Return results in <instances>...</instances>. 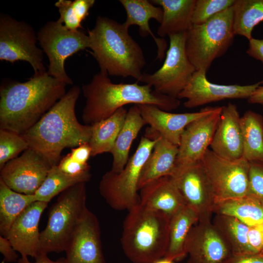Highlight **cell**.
<instances>
[{
	"label": "cell",
	"mask_w": 263,
	"mask_h": 263,
	"mask_svg": "<svg viewBox=\"0 0 263 263\" xmlns=\"http://www.w3.org/2000/svg\"><path fill=\"white\" fill-rule=\"evenodd\" d=\"M66 85L47 72L24 82L1 84L0 129L23 134L65 94Z\"/></svg>",
	"instance_id": "obj_1"
},
{
	"label": "cell",
	"mask_w": 263,
	"mask_h": 263,
	"mask_svg": "<svg viewBox=\"0 0 263 263\" xmlns=\"http://www.w3.org/2000/svg\"><path fill=\"white\" fill-rule=\"evenodd\" d=\"M81 90L72 87L30 129L21 134L29 148L44 156L53 166L60 160L63 149L89 143L91 126L77 120L75 113Z\"/></svg>",
	"instance_id": "obj_2"
},
{
	"label": "cell",
	"mask_w": 263,
	"mask_h": 263,
	"mask_svg": "<svg viewBox=\"0 0 263 263\" xmlns=\"http://www.w3.org/2000/svg\"><path fill=\"white\" fill-rule=\"evenodd\" d=\"M82 90L86 98L82 118L89 125L107 119L125 105H152L167 112L180 105L179 99L158 93L148 84L114 83L102 71L83 85Z\"/></svg>",
	"instance_id": "obj_3"
},
{
	"label": "cell",
	"mask_w": 263,
	"mask_h": 263,
	"mask_svg": "<svg viewBox=\"0 0 263 263\" xmlns=\"http://www.w3.org/2000/svg\"><path fill=\"white\" fill-rule=\"evenodd\" d=\"M88 33L89 48L100 71L139 81L146 62L142 48L130 35L129 28L108 17L98 16Z\"/></svg>",
	"instance_id": "obj_4"
},
{
	"label": "cell",
	"mask_w": 263,
	"mask_h": 263,
	"mask_svg": "<svg viewBox=\"0 0 263 263\" xmlns=\"http://www.w3.org/2000/svg\"><path fill=\"white\" fill-rule=\"evenodd\" d=\"M170 217L140 204L128 211L121 243L133 263H154L165 257L169 244Z\"/></svg>",
	"instance_id": "obj_5"
},
{
	"label": "cell",
	"mask_w": 263,
	"mask_h": 263,
	"mask_svg": "<svg viewBox=\"0 0 263 263\" xmlns=\"http://www.w3.org/2000/svg\"><path fill=\"white\" fill-rule=\"evenodd\" d=\"M85 184L67 188L50 207L47 225L40 234L39 254L65 251L88 208Z\"/></svg>",
	"instance_id": "obj_6"
},
{
	"label": "cell",
	"mask_w": 263,
	"mask_h": 263,
	"mask_svg": "<svg viewBox=\"0 0 263 263\" xmlns=\"http://www.w3.org/2000/svg\"><path fill=\"white\" fill-rule=\"evenodd\" d=\"M232 6L204 23L193 24L186 32V53L196 71L207 72L212 62L232 44Z\"/></svg>",
	"instance_id": "obj_7"
},
{
	"label": "cell",
	"mask_w": 263,
	"mask_h": 263,
	"mask_svg": "<svg viewBox=\"0 0 263 263\" xmlns=\"http://www.w3.org/2000/svg\"><path fill=\"white\" fill-rule=\"evenodd\" d=\"M155 143L154 139L142 136L135 152L123 170L119 173L110 170L102 176L99 185V192L113 209L128 211L140 204L138 183Z\"/></svg>",
	"instance_id": "obj_8"
},
{
	"label": "cell",
	"mask_w": 263,
	"mask_h": 263,
	"mask_svg": "<svg viewBox=\"0 0 263 263\" xmlns=\"http://www.w3.org/2000/svg\"><path fill=\"white\" fill-rule=\"evenodd\" d=\"M37 35L49 59L48 74L67 85L73 84L65 71V61L78 51L89 48L88 35L79 30H69L57 20L46 22Z\"/></svg>",
	"instance_id": "obj_9"
},
{
	"label": "cell",
	"mask_w": 263,
	"mask_h": 263,
	"mask_svg": "<svg viewBox=\"0 0 263 263\" xmlns=\"http://www.w3.org/2000/svg\"><path fill=\"white\" fill-rule=\"evenodd\" d=\"M169 47L162 67L153 74L143 73L139 82L158 93L177 98L188 84L196 69L186 51V32L170 35Z\"/></svg>",
	"instance_id": "obj_10"
},
{
	"label": "cell",
	"mask_w": 263,
	"mask_h": 263,
	"mask_svg": "<svg viewBox=\"0 0 263 263\" xmlns=\"http://www.w3.org/2000/svg\"><path fill=\"white\" fill-rule=\"evenodd\" d=\"M37 35L33 27L11 16H0V60L13 63L28 62L35 75L47 72L43 64V51L37 45Z\"/></svg>",
	"instance_id": "obj_11"
},
{
	"label": "cell",
	"mask_w": 263,
	"mask_h": 263,
	"mask_svg": "<svg viewBox=\"0 0 263 263\" xmlns=\"http://www.w3.org/2000/svg\"><path fill=\"white\" fill-rule=\"evenodd\" d=\"M201 161L212 187L216 202L248 194L250 162L244 158L225 159L208 149Z\"/></svg>",
	"instance_id": "obj_12"
},
{
	"label": "cell",
	"mask_w": 263,
	"mask_h": 263,
	"mask_svg": "<svg viewBox=\"0 0 263 263\" xmlns=\"http://www.w3.org/2000/svg\"><path fill=\"white\" fill-rule=\"evenodd\" d=\"M170 176L186 205L197 216L198 223L211 222L216 198L201 161L177 167Z\"/></svg>",
	"instance_id": "obj_13"
},
{
	"label": "cell",
	"mask_w": 263,
	"mask_h": 263,
	"mask_svg": "<svg viewBox=\"0 0 263 263\" xmlns=\"http://www.w3.org/2000/svg\"><path fill=\"white\" fill-rule=\"evenodd\" d=\"M52 166L41 154L29 148L0 169V179L19 193L34 195Z\"/></svg>",
	"instance_id": "obj_14"
},
{
	"label": "cell",
	"mask_w": 263,
	"mask_h": 263,
	"mask_svg": "<svg viewBox=\"0 0 263 263\" xmlns=\"http://www.w3.org/2000/svg\"><path fill=\"white\" fill-rule=\"evenodd\" d=\"M207 72L196 71L190 81L178 95L177 98L186 99L184 106L193 108L225 99L248 98L261 84L263 80L247 85H220L209 82Z\"/></svg>",
	"instance_id": "obj_15"
},
{
	"label": "cell",
	"mask_w": 263,
	"mask_h": 263,
	"mask_svg": "<svg viewBox=\"0 0 263 263\" xmlns=\"http://www.w3.org/2000/svg\"><path fill=\"white\" fill-rule=\"evenodd\" d=\"M222 107L189 123L183 132L178 146L176 167L201 161L213 140Z\"/></svg>",
	"instance_id": "obj_16"
},
{
	"label": "cell",
	"mask_w": 263,
	"mask_h": 263,
	"mask_svg": "<svg viewBox=\"0 0 263 263\" xmlns=\"http://www.w3.org/2000/svg\"><path fill=\"white\" fill-rule=\"evenodd\" d=\"M185 249L187 263H223L233 255L212 222L197 223L191 227Z\"/></svg>",
	"instance_id": "obj_17"
},
{
	"label": "cell",
	"mask_w": 263,
	"mask_h": 263,
	"mask_svg": "<svg viewBox=\"0 0 263 263\" xmlns=\"http://www.w3.org/2000/svg\"><path fill=\"white\" fill-rule=\"evenodd\" d=\"M65 252V263H105L99 222L96 215L88 208Z\"/></svg>",
	"instance_id": "obj_18"
},
{
	"label": "cell",
	"mask_w": 263,
	"mask_h": 263,
	"mask_svg": "<svg viewBox=\"0 0 263 263\" xmlns=\"http://www.w3.org/2000/svg\"><path fill=\"white\" fill-rule=\"evenodd\" d=\"M48 203L35 201L17 217L5 237L21 256L36 259L39 255L40 232L38 225Z\"/></svg>",
	"instance_id": "obj_19"
},
{
	"label": "cell",
	"mask_w": 263,
	"mask_h": 263,
	"mask_svg": "<svg viewBox=\"0 0 263 263\" xmlns=\"http://www.w3.org/2000/svg\"><path fill=\"white\" fill-rule=\"evenodd\" d=\"M241 117L236 105L229 102L222 106L220 121L210 145L220 157L229 160L243 155V136Z\"/></svg>",
	"instance_id": "obj_20"
},
{
	"label": "cell",
	"mask_w": 263,
	"mask_h": 263,
	"mask_svg": "<svg viewBox=\"0 0 263 263\" xmlns=\"http://www.w3.org/2000/svg\"><path fill=\"white\" fill-rule=\"evenodd\" d=\"M146 124L171 143L179 146L186 127L195 119L208 114L216 107H206L194 113H175L152 105H137Z\"/></svg>",
	"instance_id": "obj_21"
},
{
	"label": "cell",
	"mask_w": 263,
	"mask_h": 263,
	"mask_svg": "<svg viewBox=\"0 0 263 263\" xmlns=\"http://www.w3.org/2000/svg\"><path fill=\"white\" fill-rule=\"evenodd\" d=\"M145 136L154 139L152 151L146 161L141 174L138 188H142L160 178L171 176L176 169L178 146L152 129L146 130Z\"/></svg>",
	"instance_id": "obj_22"
},
{
	"label": "cell",
	"mask_w": 263,
	"mask_h": 263,
	"mask_svg": "<svg viewBox=\"0 0 263 263\" xmlns=\"http://www.w3.org/2000/svg\"><path fill=\"white\" fill-rule=\"evenodd\" d=\"M140 204L163 212L170 218L186 206L183 197L170 176L157 179L140 190Z\"/></svg>",
	"instance_id": "obj_23"
},
{
	"label": "cell",
	"mask_w": 263,
	"mask_h": 263,
	"mask_svg": "<svg viewBox=\"0 0 263 263\" xmlns=\"http://www.w3.org/2000/svg\"><path fill=\"white\" fill-rule=\"evenodd\" d=\"M126 13L124 25L129 28L132 25L139 27L140 35L145 37L150 35L157 48V58L161 60L165 56L167 43L164 38L155 36L149 25V21L154 19L161 23L163 19V10L148 0H120Z\"/></svg>",
	"instance_id": "obj_24"
},
{
	"label": "cell",
	"mask_w": 263,
	"mask_h": 263,
	"mask_svg": "<svg viewBox=\"0 0 263 263\" xmlns=\"http://www.w3.org/2000/svg\"><path fill=\"white\" fill-rule=\"evenodd\" d=\"M195 0H150L163 10V19L157 34L163 38L166 36L186 32L193 24L192 17Z\"/></svg>",
	"instance_id": "obj_25"
},
{
	"label": "cell",
	"mask_w": 263,
	"mask_h": 263,
	"mask_svg": "<svg viewBox=\"0 0 263 263\" xmlns=\"http://www.w3.org/2000/svg\"><path fill=\"white\" fill-rule=\"evenodd\" d=\"M146 124L138 105L132 106L128 110L124 124L110 152L113 157L112 171L119 173L124 168L129 159L132 144Z\"/></svg>",
	"instance_id": "obj_26"
},
{
	"label": "cell",
	"mask_w": 263,
	"mask_h": 263,
	"mask_svg": "<svg viewBox=\"0 0 263 263\" xmlns=\"http://www.w3.org/2000/svg\"><path fill=\"white\" fill-rule=\"evenodd\" d=\"M127 112L124 107L120 108L107 119L91 125L89 144L91 156L110 152L124 124Z\"/></svg>",
	"instance_id": "obj_27"
},
{
	"label": "cell",
	"mask_w": 263,
	"mask_h": 263,
	"mask_svg": "<svg viewBox=\"0 0 263 263\" xmlns=\"http://www.w3.org/2000/svg\"><path fill=\"white\" fill-rule=\"evenodd\" d=\"M198 222L196 213L187 206L170 218L169 244L164 258L179 261L187 256L186 241L190 229Z\"/></svg>",
	"instance_id": "obj_28"
},
{
	"label": "cell",
	"mask_w": 263,
	"mask_h": 263,
	"mask_svg": "<svg viewBox=\"0 0 263 263\" xmlns=\"http://www.w3.org/2000/svg\"><path fill=\"white\" fill-rule=\"evenodd\" d=\"M212 223L228 245L233 255L254 254L248 242V225L236 217L220 214H215Z\"/></svg>",
	"instance_id": "obj_29"
},
{
	"label": "cell",
	"mask_w": 263,
	"mask_h": 263,
	"mask_svg": "<svg viewBox=\"0 0 263 263\" xmlns=\"http://www.w3.org/2000/svg\"><path fill=\"white\" fill-rule=\"evenodd\" d=\"M213 213L233 216L250 226L263 223V204L247 195L243 197L216 202Z\"/></svg>",
	"instance_id": "obj_30"
},
{
	"label": "cell",
	"mask_w": 263,
	"mask_h": 263,
	"mask_svg": "<svg viewBox=\"0 0 263 263\" xmlns=\"http://www.w3.org/2000/svg\"><path fill=\"white\" fill-rule=\"evenodd\" d=\"M243 136V157L249 162L263 163V117L252 111L241 117Z\"/></svg>",
	"instance_id": "obj_31"
},
{
	"label": "cell",
	"mask_w": 263,
	"mask_h": 263,
	"mask_svg": "<svg viewBox=\"0 0 263 263\" xmlns=\"http://www.w3.org/2000/svg\"><path fill=\"white\" fill-rule=\"evenodd\" d=\"M37 201L34 195L16 192L0 179V233L5 237L17 217Z\"/></svg>",
	"instance_id": "obj_32"
},
{
	"label": "cell",
	"mask_w": 263,
	"mask_h": 263,
	"mask_svg": "<svg viewBox=\"0 0 263 263\" xmlns=\"http://www.w3.org/2000/svg\"><path fill=\"white\" fill-rule=\"evenodd\" d=\"M232 7L234 35L250 40L255 26L263 21V0H235Z\"/></svg>",
	"instance_id": "obj_33"
},
{
	"label": "cell",
	"mask_w": 263,
	"mask_h": 263,
	"mask_svg": "<svg viewBox=\"0 0 263 263\" xmlns=\"http://www.w3.org/2000/svg\"><path fill=\"white\" fill-rule=\"evenodd\" d=\"M91 176V174L71 176L61 171L57 165H54L34 195L37 201L49 203L56 195L71 187L79 183L89 181Z\"/></svg>",
	"instance_id": "obj_34"
},
{
	"label": "cell",
	"mask_w": 263,
	"mask_h": 263,
	"mask_svg": "<svg viewBox=\"0 0 263 263\" xmlns=\"http://www.w3.org/2000/svg\"><path fill=\"white\" fill-rule=\"evenodd\" d=\"M29 148L27 142L22 135L0 129V169L8 161Z\"/></svg>",
	"instance_id": "obj_35"
},
{
	"label": "cell",
	"mask_w": 263,
	"mask_h": 263,
	"mask_svg": "<svg viewBox=\"0 0 263 263\" xmlns=\"http://www.w3.org/2000/svg\"><path fill=\"white\" fill-rule=\"evenodd\" d=\"M235 0H196L192 22L193 24L204 23L218 13L231 7Z\"/></svg>",
	"instance_id": "obj_36"
},
{
	"label": "cell",
	"mask_w": 263,
	"mask_h": 263,
	"mask_svg": "<svg viewBox=\"0 0 263 263\" xmlns=\"http://www.w3.org/2000/svg\"><path fill=\"white\" fill-rule=\"evenodd\" d=\"M263 204V163L250 162L248 194Z\"/></svg>",
	"instance_id": "obj_37"
},
{
	"label": "cell",
	"mask_w": 263,
	"mask_h": 263,
	"mask_svg": "<svg viewBox=\"0 0 263 263\" xmlns=\"http://www.w3.org/2000/svg\"><path fill=\"white\" fill-rule=\"evenodd\" d=\"M58 8L59 18L57 20L67 29L75 31L81 27V21L73 8L72 1L59 0L55 3Z\"/></svg>",
	"instance_id": "obj_38"
},
{
	"label": "cell",
	"mask_w": 263,
	"mask_h": 263,
	"mask_svg": "<svg viewBox=\"0 0 263 263\" xmlns=\"http://www.w3.org/2000/svg\"><path fill=\"white\" fill-rule=\"evenodd\" d=\"M63 172L71 176H81L91 174L90 166L88 164H83L72 158L69 153L61 158L57 165Z\"/></svg>",
	"instance_id": "obj_39"
},
{
	"label": "cell",
	"mask_w": 263,
	"mask_h": 263,
	"mask_svg": "<svg viewBox=\"0 0 263 263\" xmlns=\"http://www.w3.org/2000/svg\"><path fill=\"white\" fill-rule=\"evenodd\" d=\"M248 237L253 253H260L263 248V223L249 226Z\"/></svg>",
	"instance_id": "obj_40"
},
{
	"label": "cell",
	"mask_w": 263,
	"mask_h": 263,
	"mask_svg": "<svg viewBox=\"0 0 263 263\" xmlns=\"http://www.w3.org/2000/svg\"><path fill=\"white\" fill-rule=\"evenodd\" d=\"M0 252L6 263H17L19 258L11 243L5 237L0 236Z\"/></svg>",
	"instance_id": "obj_41"
},
{
	"label": "cell",
	"mask_w": 263,
	"mask_h": 263,
	"mask_svg": "<svg viewBox=\"0 0 263 263\" xmlns=\"http://www.w3.org/2000/svg\"><path fill=\"white\" fill-rule=\"evenodd\" d=\"M69 154L74 160L85 164L91 156V149L89 143L83 144L72 149Z\"/></svg>",
	"instance_id": "obj_42"
},
{
	"label": "cell",
	"mask_w": 263,
	"mask_h": 263,
	"mask_svg": "<svg viewBox=\"0 0 263 263\" xmlns=\"http://www.w3.org/2000/svg\"><path fill=\"white\" fill-rule=\"evenodd\" d=\"M95 3L94 0H75L72 5L76 15L81 21L88 16L90 9Z\"/></svg>",
	"instance_id": "obj_43"
},
{
	"label": "cell",
	"mask_w": 263,
	"mask_h": 263,
	"mask_svg": "<svg viewBox=\"0 0 263 263\" xmlns=\"http://www.w3.org/2000/svg\"><path fill=\"white\" fill-rule=\"evenodd\" d=\"M246 53L249 56L261 61L263 64V39L252 38L249 40Z\"/></svg>",
	"instance_id": "obj_44"
},
{
	"label": "cell",
	"mask_w": 263,
	"mask_h": 263,
	"mask_svg": "<svg viewBox=\"0 0 263 263\" xmlns=\"http://www.w3.org/2000/svg\"><path fill=\"white\" fill-rule=\"evenodd\" d=\"M223 263H263V255L261 253L244 255H232Z\"/></svg>",
	"instance_id": "obj_45"
},
{
	"label": "cell",
	"mask_w": 263,
	"mask_h": 263,
	"mask_svg": "<svg viewBox=\"0 0 263 263\" xmlns=\"http://www.w3.org/2000/svg\"><path fill=\"white\" fill-rule=\"evenodd\" d=\"M35 259V261L32 263L29 261L28 257L21 256V258H19L17 263H65L64 258L54 261L48 257L47 254L44 253L40 254Z\"/></svg>",
	"instance_id": "obj_46"
},
{
	"label": "cell",
	"mask_w": 263,
	"mask_h": 263,
	"mask_svg": "<svg viewBox=\"0 0 263 263\" xmlns=\"http://www.w3.org/2000/svg\"><path fill=\"white\" fill-rule=\"evenodd\" d=\"M250 104H263V86H259L247 99Z\"/></svg>",
	"instance_id": "obj_47"
},
{
	"label": "cell",
	"mask_w": 263,
	"mask_h": 263,
	"mask_svg": "<svg viewBox=\"0 0 263 263\" xmlns=\"http://www.w3.org/2000/svg\"><path fill=\"white\" fill-rule=\"evenodd\" d=\"M174 261L165 258H161L157 261L155 262L154 263H174Z\"/></svg>",
	"instance_id": "obj_48"
},
{
	"label": "cell",
	"mask_w": 263,
	"mask_h": 263,
	"mask_svg": "<svg viewBox=\"0 0 263 263\" xmlns=\"http://www.w3.org/2000/svg\"><path fill=\"white\" fill-rule=\"evenodd\" d=\"M260 253L263 255V248L262 251H261Z\"/></svg>",
	"instance_id": "obj_49"
},
{
	"label": "cell",
	"mask_w": 263,
	"mask_h": 263,
	"mask_svg": "<svg viewBox=\"0 0 263 263\" xmlns=\"http://www.w3.org/2000/svg\"><path fill=\"white\" fill-rule=\"evenodd\" d=\"M262 106H263V104H262Z\"/></svg>",
	"instance_id": "obj_50"
}]
</instances>
